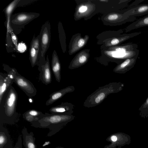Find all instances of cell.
Masks as SVG:
<instances>
[{"mask_svg": "<svg viewBox=\"0 0 148 148\" xmlns=\"http://www.w3.org/2000/svg\"><path fill=\"white\" fill-rule=\"evenodd\" d=\"M20 0H15L10 3L4 9V11L6 17V21L5 23L7 31L11 28L10 21L12 14L14 9L17 7V4Z\"/></svg>", "mask_w": 148, "mask_h": 148, "instance_id": "44dd1931", "label": "cell"}, {"mask_svg": "<svg viewBox=\"0 0 148 148\" xmlns=\"http://www.w3.org/2000/svg\"><path fill=\"white\" fill-rule=\"evenodd\" d=\"M3 69L7 73L12 75L14 82L29 97L35 96L37 94V90L33 84L29 80L19 74L14 68L3 64Z\"/></svg>", "mask_w": 148, "mask_h": 148, "instance_id": "277c9868", "label": "cell"}, {"mask_svg": "<svg viewBox=\"0 0 148 148\" xmlns=\"http://www.w3.org/2000/svg\"><path fill=\"white\" fill-rule=\"evenodd\" d=\"M0 148H13L7 129L0 125Z\"/></svg>", "mask_w": 148, "mask_h": 148, "instance_id": "e0dca14e", "label": "cell"}, {"mask_svg": "<svg viewBox=\"0 0 148 148\" xmlns=\"http://www.w3.org/2000/svg\"><path fill=\"white\" fill-rule=\"evenodd\" d=\"M51 67L56 80L60 82L61 79V65L58 56L55 50H54L52 55Z\"/></svg>", "mask_w": 148, "mask_h": 148, "instance_id": "ac0fdd59", "label": "cell"}, {"mask_svg": "<svg viewBox=\"0 0 148 148\" xmlns=\"http://www.w3.org/2000/svg\"><path fill=\"white\" fill-rule=\"evenodd\" d=\"M75 106L70 103L64 102L51 107L49 110L52 114L71 115L74 111Z\"/></svg>", "mask_w": 148, "mask_h": 148, "instance_id": "9c48e42d", "label": "cell"}, {"mask_svg": "<svg viewBox=\"0 0 148 148\" xmlns=\"http://www.w3.org/2000/svg\"><path fill=\"white\" fill-rule=\"evenodd\" d=\"M138 56H136L126 59L115 67L113 71L117 73H125L134 66Z\"/></svg>", "mask_w": 148, "mask_h": 148, "instance_id": "9a60e30c", "label": "cell"}, {"mask_svg": "<svg viewBox=\"0 0 148 148\" xmlns=\"http://www.w3.org/2000/svg\"><path fill=\"white\" fill-rule=\"evenodd\" d=\"M39 34L36 37L34 35L31 42L29 49V59L33 67L38 64L40 53Z\"/></svg>", "mask_w": 148, "mask_h": 148, "instance_id": "52a82bcc", "label": "cell"}, {"mask_svg": "<svg viewBox=\"0 0 148 148\" xmlns=\"http://www.w3.org/2000/svg\"><path fill=\"white\" fill-rule=\"evenodd\" d=\"M89 36L86 35L84 37L79 35L73 39L70 44L69 54L72 55L76 52L84 47L86 43Z\"/></svg>", "mask_w": 148, "mask_h": 148, "instance_id": "4fadbf2b", "label": "cell"}, {"mask_svg": "<svg viewBox=\"0 0 148 148\" xmlns=\"http://www.w3.org/2000/svg\"><path fill=\"white\" fill-rule=\"evenodd\" d=\"M89 57V50L86 49L83 50L75 57L71 62L68 68L72 70L83 66L88 62Z\"/></svg>", "mask_w": 148, "mask_h": 148, "instance_id": "30bf717a", "label": "cell"}, {"mask_svg": "<svg viewBox=\"0 0 148 148\" xmlns=\"http://www.w3.org/2000/svg\"><path fill=\"white\" fill-rule=\"evenodd\" d=\"M93 4L85 3L80 5L78 8L75 13V16L77 18H79L91 13L94 11Z\"/></svg>", "mask_w": 148, "mask_h": 148, "instance_id": "7402d4cb", "label": "cell"}, {"mask_svg": "<svg viewBox=\"0 0 148 148\" xmlns=\"http://www.w3.org/2000/svg\"><path fill=\"white\" fill-rule=\"evenodd\" d=\"M23 135V144L25 148H36L35 143V138L33 132L28 133L25 127L22 131Z\"/></svg>", "mask_w": 148, "mask_h": 148, "instance_id": "d6986e66", "label": "cell"}, {"mask_svg": "<svg viewBox=\"0 0 148 148\" xmlns=\"http://www.w3.org/2000/svg\"><path fill=\"white\" fill-rule=\"evenodd\" d=\"M123 84L120 82H112L99 87L88 96L83 106L86 108L95 107L101 103L110 94L117 93L122 89Z\"/></svg>", "mask_w": 148, "mask_h": 148, "instance_id": "3957f363", "label": "cell"}, {"mask_svg": "<svg viewBox=\"0 0 148 148\" xmlns=\"http://www.w3.org/2000/svg\"><path fill=\"white\" fill-rule=\"evenodd\" d=\"M40 72L39 79L45 85L50 84L52 82V75L48 56L47 57L46 62L38 65Z\"/></svg>", "mask_w": 148, "mask_h": 148, "instance_id": "ba28073f", "label": "cell"}, {"mask_svg": "<svg viewBox=\"0 0 148 148\" xmlns=\"http://www.w3.org/2000/svg\"><path fill=\"white\" fill-rule=\"evenodd\" d=\"M73 118L72 115L52 114L46 112L42 118L31 123L32 126L36 128L49 129L50 131L47 136L51 137L57 133L63 125Z\"/></svg>", "mask_w": 148, "mask_h": 148, "instance_id": "7a4b0ae2", "label": "cell"}, {"mask_svg": "<svg viewBox=\"0 0 148 148\" xmlns=\"http://www.w3.org/2000/svg\"><path fill=\"white\" fill-rule=\"evenodd\" d=\"M111 139L112 141L115 142L117 140V138L115 136H113L111 137Z\"/></svg>", "mask_w": 148, "mask_h": 148, "instance_id": "4316f807", "label": "cell"}, {"mask_svg": "<svg viewBox=\"0 0 148 148\" xmlns=\"http://www.w3.org/2000/svg\"><path fill=\"white\" fill-rule=\"evenodd\" d=\"M145 105H146L147 106H148V98L146 101V103H145Z\"/></svg>", "mask_w": 148, "mask_h": 148, "instance_id": "83f0119b", "label": "cell"}, {"mask_svg": "<svg viewBox=\"0 0 148 148\" xmlns=\"http://www.w3.org/2000/svg\"><path fill=\"white\" fill-rule=\"evenodd\" d=\"M40 53L38 64L46 61L45 56L51 41V25L47 21L42 26L39 34Z\"/></svg>", "mask_w": 148, "mask_h": 148, "instance_id": "8992f818", "label": "cell"}, {"mask_svg": "<svg viewBox=\"0 0 148 148\" xmlns=\"http://www.w3.org/2000/svg\"><path fill=\"white\" fill-rule=\"evenodd\" d=\"M13 148H22V140L21 135L18 136L17 142Z\"/></svg>", "mask_w": 148, "mask_h": 148, "instance_id": "d4e9b609", "label": "cell"}, {"mask_svg": "<svg viewBox=\"0 0 148 148\" xmlns=\"http://www.w3.org/2000/svg\"><path fill=\"white\" fill-rule=\"evenodd\" d=\"M144 0H136L134 2H132L131 4L127 6V8H130L136 5L139 4L143 1Z\"/></svg>", "mask_w": 148, "mask_h": 148, "instance_id": "484cf974", "label": "cell"}, {"mask_svg": "<svg viewBox=\"0 0 148 148\" xmlns=\"http://www.w3.org/2000/svg\"><path fill=\"white\" fill-rule=\"evenodd\" d=\"M18 95L11 85L4 93L0 101V125L15 124L18 121L19 114L16 111Z\"/></svg>", "mask_w": 148, "mask_h": 148, "instance_id": "6da1fadb", "label": "cell"}, {"mask_svg": "<svg viewBox=\"0 0 148 148\" xmlns=\"http://www.w3.org/2000/svg\"><path fill=\"white\" fill-rule=\"evenodd\" d=\"M146 26H148V15L138 19L127 26L125 29V32Z\"/></svg>", "mask_w": 148, "mask_h": 148, "instance_id": "603a6c76", "label": "cell"}, {"mask_svg": "<svg viewBox=\"0 0 148 148\" xmlns=\"http://www.w3.org/2000/svg\"><path fill=\"white\" fill-rule=\"evenodd\" d=\"M121 13L128 16H143L148 14V4H138L127 8Z\"/></svg>", "mask_w": 148, "mask_h": 148, "instance_id": "8fae6325", "label": "cell"}, {"mask_svg": "<svg viewBox=\"0 0 148 148\" xmlns=\"http://www.w3.org/2000/svg\"><path fill=\"white\" fill-rule=\"evenodd\" d=\"M58 29L61 46L63 52L64 53L66 50V37L62 24L60 22L58 23Z\"/></svg>", "mask_w": 148, "mask_h": 148, "instance_id": "cb8c5ba5", "label": "cell"}, {"mask_svg": "<svg viewBox=\"0 0 148 148\" xmlns=\"http://www.w3.org/2000/svg\"><path fill=\"white\" fill-rule=\"evenodd\" d=\"M40 14L36 12H22L12 14L10 24L12 29L16 35L19 34L27 25L38 18Z\"/></svg>", "mask_w": 148, "mask_h": 148, "instance_id": "5b68a950", "label": "cell"}, {"mask_svg": "<svg viewBox=\"0 0 148 148\" xmlns=\"http://www.w3.org/2000/svg\"><path fill=\"white\" fill-rule=\"evenodd\" d=\"M45 114L40 111L34 109H30L25 112L23 114V117L27 121L31 123L39 120Z\"/></svg>", "mask_w": 148, "mask_h": 148, "instance_id": "ffe728a7", "label": "cell"}, {"mask_svg": "<svg viewBox=\"0 0 148 148\" xmlns=\"http://www.w3.org/2000/svg\"><path fill=\"white\" fill-rule=\"evenodd\" d=\"M55 148H60V147H56Z\"/></svg>", "mask_w": 148, "mask_h": 148, "instance_id": "f546056e", "label": "cell"}, {"mask_svg": "<svg viewBox=\"0 0 148 148\" xmlns=\"http://www.w3.org/2000/svg\"><path fill=\"white\" fill-rule=\"evenodd\" d=\"M99 1H101V2H107L108 1L106 0H99Z\"/></svg>", "mask_w": 148, "mask_h": 148, "instance_id": "f1b7e54d", "label": "cell"}, {"mask_svg": "<svg viewBox=\"0 0 148 148\" xmlns=\"http://www.w3.org/2000/svg\"><path fill=\"white\" fill-rule=\"evenodd\" d=\"M141 33V32H136L130 34H125L117 37H114L109 40L106 42L107 47H112L119 44L129 39L138 36Z\"/></svg>", "mask_w": 148, "mask_h": 148, "instance_id": "2e32d148", "label": "cell"}, {"mask_svg": "<svg viewBox=\"0 0 148 148\" xmlns=\"http://www.w3.org/2000/svg\"><path fill=\"white\" fill-rule=\"evenodd\" d=\"M14 82L12 75L8 73H0V101L6 91Z\"/></svg>", "mask_w": 148, "mask_h": 148, "instance_id": "7c38bea8", "label": "cell"}, {"mask_svg": "<svg viewBox=\"0 0 148 148\" xmlns=\"http://www.w3.org/2000/svg\"><path fill=\"white\" fill-rule=\"evenodd\" d=\"M75 90L74 86H71L66 87L58 91H55L49 96V98L46 101V105L49 106L61 98L66 94L73 92Z\"/></svg>", "mask_w": 148, "mask_h": 148, "instance_id": "5bb4252c", "label": "cell"}]
</instances>
